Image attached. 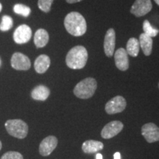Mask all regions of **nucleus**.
<instances>
[{"mask_svg": "<svg viewBox=\"0 0 159 159\" xmlns=\"http://www.w3.org/2000/svg\"><path fill=\"white\" fill-rule=\"evenodd\" d=\"M64 27L69 34L73 36H81L87 30L85 18L78 12H71L66 16Z\"/></svg>", "mask_w": 159, "mask_h": 159, "instance_id": "nucleus-1", "label": "nucleus"}, {"mask_svg": "<svg viewBox=\"0 0 159 159\" xmlns=\"http://www.w3.org/2000/svg\"><path fill=\"white\" fill-rule=\"evenodd\" d=\"M88 57V52L83 46H75L67 53L66 63L71 69H81L86 65Z\"/></svg>", "mask_w": 159, "mask_h": 159, "instance_id": "nucleus-2", "label": "nucleus"}, {"mask_svg": "<svg viewBox=\"0 0 159 159\" xmlns=\"http://www.w3.org/2000/svg\"><path fill=\"white\" fill-rule=\"evenodd\" d=\"M97 87L96 80L93 77H87L75 85L74 94L80 99H89L94 94Z\"/></svg>", "mask_w": 159, "mask_h": 159, "instance_id": "nucleus-3", "label": "nucleus"}, {"mask_svg": "<svg viewBox=\"0 0 159 159\" xmlns=\"http://www.w3.org/2000/svg\"><path fill=\"white\" fill-rule=\"evenodd\" d=\"M5 125L7 133L15 138L25 139L28 134V125L21 119H9Z\"/></svg>", "mask_w": 159, "mask_h": 159, "instance_id": "nucleus-4", "label": "nucleus"}, {"mask_svg": "<svg viewBox=\"0 0 159 159\" xmlns=\"http://www.w3.org/2000/svg\"><path fill=\"white\" fill-rule=\"evenodd\" d=\"M12 68L19 71H27L30 69V60L27 55L21 52H15L11 59Z\"/></svg>", "mask_w": 159, "mask_h": 159, "instance_id": "nucleus-5", "label": "nucleus"}, {"mask_svg": "<svg viewBox=\"0 0 159 159\" xmlns=\"http://www.w3.org/2000/svg\"><path fill=\"white\" fill-rule=\"evenodd\" d=\"M126 100L122 96H116L109 100L105 105V111L108 114L121 113L126 108Z\"/></svg>", "mask_w": 159, "mask_h": 159, "instance_id": "nucleus-6", "label": "nucleus"}, {"mask_svg": "<svg viewBox=\"0 0 159 159\" xmlns=\"http://www.w3.org/2000/svg\"><path fill=\"white\" fill-rule=\"evenodd\" d=\"M152 8L151 0H136L131 7L130 13L136 17H142L148 14Z\"/></svg>", "mask_w": 159, "mask_h": 159, "instance_id": "nucleus-7", "label": "nucleus"}, {"mask_svg": "<svg viewBox=\"0 0 159 159\" xmlns=\"http://www.w3.org/2000/svg\"><path fill=\"white\" fill-rule=\"evenodd\" d=\"M13 38V41L18 44L27 43L32 38V30L27 25H20L15 30Z\"/></svg>", "mask_w": 159, "mask_h": 159, "instance_id": "nucleus-8", "label": "nucleus"}, {"mask_svg": "<svg viewBox=\"0 0 159 159\" xmlns=\"http://www.w3.org/2000/svg\"><path fill=\"white\" fill-rule=\"evenodd\" d=\"M142 134L148 143L159 141V128L154 123H147L142 128Z\"/></svg>", "mask_w": 159, "mask_h": 159, "instance_id": "nucleus-9", "label": "nucleus"}, {"mask_svg": "<svg viewBox=\"0 0 159 159\" xmlns=\"http://www.w3.org/2000/svg\"><path fill=\"white\" fill-rule=\"evenodd\" d=\"M124 127L122 122L119 121H112L103 128L101 131V136L105 139H109L116 136L122 131Z\"/></svg>", "mask_w": 159, "mask_h": 159, "instance_id": "nucleus-10", "label": "nucleus"}, {"mask_svg": "<svg viewBox=\"0 0 159 159\" xmlns=\"http://www.w3.org/2000/svg\"><path fill=\"white\" fill-rule=\"evenodd\" d=\"M57 145V139L54 136H49L43 139L39 145V152L42 156H48Z\"/></svg>", "mask_w": 159, "mask_h": 159, "instance_id": "nucleus-11", "label": "nucleus"}, {"mask_svg": "<svg viewBox=\"0 0 159 159\" xmlns=\"http://www.w3.org/2000/svg\"><path fill=\"white\" fill-rule=\"evenodd\" d=\"M115 44H116V33L113 28L108 30L104 39V51L107 57H111L114 55Z\"/></svg>", "mask_w": 159, "mask_h": 159, "instance_id": "nucleus-12", "label": "nucleus"}, {"mask_svg": "<svg viewBox=\"0 0 159 159\" xmlns=\"http://www.w3.org/2000/svg\"><path fill=\"white\" fill-rule=\"evenodd\" d=\"M114 61L117 69L120 71H126L129 68L128 54L124 48H119L114 53Z\"/></svg>", "mask_w": 159, "mask_h": 159, "instance_id": "nucleus-13", "label": "nucleus"}, {"mask_svg": "<svg viewBox=\"0 0 159 159\" xmlns=\"http://www.w3.org/2000/svg\"><path fill=\"white\" fill-rule=\"evenodd\" d=\"M51 61L48 55H41L35 59L34 63L35 70L39 74H43L50 66Z\"/></svg>", "mask_w": 159, "mask_h": 159, "instance_id": "nucleus-14", "label": "nucleus"}, {"mask_svg": "<svg viewBox=\"0 0 159 159\" xmlns=\"http://www.w3.org/2000/svg\"><path fill=\"white\" fill-rule=\"evenodd\" d=\"M50 94V90L48 87L43 85H39L35 86L31 91L32 98L35 100L45 101Z\"/></svg>", "mask_w": 159, "mask_h": 159, "instance_id": "nucleus-15", "label": "nucleus"}, {"mask_svg": "<svg viewBox=\"0 0 159 159\" xmlns=\"http://www.w3.org/2000/svg\"><path fill=\"white\" fill-rule=\"evenodd\" d=\"M49 35L45 29L40 28L34 35V43L37 48H43L49 42Z\"/></svg>", "mask_w": 159, "mask_h": 159, "instance_id": "nucleus-16", "label": "nucleus"}, {"mask_svg": "<svg viewBox=\"0 0 159 159\" xmlns=\"http://www.w3.org/2000/svg\"><path fill=\"white\" fill-rule=\"evenodd\" d=\"M104 145L101 142L95 140H87L82 145V150L85 153H95L102 150Z\"/></svg>", "mask_w": 159, "mask_h": 159, "instance_id": "nucleus-17", "label": "nucleus"}, {"mask_svg": "<svg viewBox=\"0 0 159 159\" xmlns=\"http://www.w3.org/2000/svg\"><path fill=\"white\" fill-rule=\"evenodd\" d=\"M139 45H140V47L142 48L144 54L146 56L150 55L152 53V43H153L152 38L144 34V33H142L139 36Z\"/></svg>", "mask_w": 159, "mask_h": 159, "instance_id": "nucleus-18", "label": "nucleus"}, {"mask_svg": "<svg viewBox=\"0 0 159 159\" xmlns=\"http://www.w3.org/2000/svg\"><path fill=\"white\" fill-rule=\"evenodd\" d=\"M139 49H140V45H139V40H137L136 38H130L127 43L126 51L128 54L130 56L136 57L139 55Z\"/></svg>", "mask_w": 159, "mask_h": 159, "instance_id": "nucleus-19", "label": "nucleus"}, {"mask_svg": "<svg viewBox=\"0 0 159 159\" xmlns=\"http://www.w3.org/2000/svg\"><path fill=\"white\" fill-rule=\"evenodd\" d=\"M13 11L16 14L21 15L24 17H28L31 13L30 7L23 4H16L13 6Z\"/></svg>", "mask_w": 159, "mask_h": 159, "instance_id": "nucleus-20", "label": "nucleus"}, {"mask_svg": "<svg viewBox=\"0 0 159 159\" xmlns=\"http://www.w3.org/2000/svg\"><path fill=\"white\" fill-rule=\"evenodd\" d=\"M143 30L144 33L151 38L156 37L159 33V30L154 28L152 25H150V21L148 20H144L143 22Z\"/></svg>", "mask_w": 159, "mask_h": 159, "instance_id": "nucleus-21", "label": "nucleus"}, {"mask_svg": "<svg viewBox=\"0 0 159 159\" xmlns=\"http://www.w3.org/2000/svg\"><path fill=\"white\" fill-rule=\"evenodd\" d=\"M13 26V20L10 16L5 15L2 18L0 23V30L2 32L8 31Z\"/></svg>", "mask_w": 159, "mask_h": 159, "instance_id": "nucleus-22", "label": "nucleus"}, {"mask_svg": "<svg viewBox=\"0 0 159 159\" xmlns=\"http://www.w3.org/2000/svg\"><path fill=\"white\" fill-rule=\"evenodd\" d=\"M53 1L54 0H39L38 1L39 8L44 13H49L51 11Z\"/></svg>", "mask_w": 159, "mask_h": 159, "instance_id": "nucleus-23", "label": "nucleus"}, {"mask_svg": "<svg viewBox=\"0 0 159 159\" xmlns=\"http://www.w3.org/2000/svg\"><path fill=\"white\" fill-rule=\"evenodd\" d=\"M1 159H24L23 156L19 152H15V151H9V152H5Z\"/></svg>", "mask_w": 159, "mask_h": 159, "instance_id": "nucleus-24", "label": "nucleus"}, {"mask_svg": "<svg viewBox=\"0 0 159 159\" xmlns=\"http://www.w3.org/2000/svg\"><path fill=\"white\" fill-rule=\"evenodd\" d=\"M66 2L69 4H75L80 2L83 1V0H66Z\"/></svg>", "mask_w": 159, "mask_h": 159, "instance_id": "nucleus-25", "label": "nucleus"}, {"mask_svg": "<svg viewBox=\"0 0 159 159\" xmlns=\"http://www.w3.org/2000/svg\"><path fill=\"white\" fill-rule=\"evenodd\" d=\"M114 159H121V155L119 152H116V153L114 154Z\"/></svg>", "mask_w": 159, "mask_h": 159, "instance_id": "nucleus-26", "label": "nucleus"}, {"mask_svg": "<svg viewBox=\"0 0 159 159\" xmlns=\"http://www.w3.org/2000/svg\"><path fill=\"white\" fill-rule=\"evenodd\" d=\"M96 159H102V155L100 153H97L96 155Z\"/></svg>", "mask_w": 159, "mask_h": 159, "instance_id": "nucleus-27", "label": "nucleus"}, {"mask_svg": "<svg viewBox=\"0 0 159 159\" xmlns=\"http://www.w3.org/2000/svg\"><path fill=\"white\" fill-rule=\"evenodd\" d=\"M154 1H155V2H156L157 5L159 6V0H154Z\"/></svg>", "mask_w": 159, "mask_h": 159, "instance_id": "nucleus-28", "label": "nucleus"}, {"mask_svg": "<svg viewBox=\"0 0 159 159\" xmlns=\"http://www.w3.org/2000/svg\"><path fill=\"white\" fill-rule=\"evenodd\" d=\"M2 5L1 2H0V12L2 11Z\"/></svg>", "mask_w": 159, "mask_h": 159, "instance_id": "nucleus-29", "label": "nucleus"}, {"mask_svg": "<svg viewBox=\"0 0 159 159\" xmlns=\"http://www.w3.org/2000/svg\"><path fill=\"white\" fill-rule=\"evenodd\" d=\"M2 147V142H1V141H0V150H1Z\"/></svg>", "mask_w": 159, "mask_h": 159, "instance_id": "nucleus-30", "label": "nucleus"}, {"mask_svg": "<svg viewBox=\"0 0 159 159\" xmlns=\"http://www.w3.org/2000/svg\"><path fill=\"white\" fill-rule=\"evenodd\" d=\"M0 64H1V60H0Z\"/></svg>", "mask_w": 159, "mask_h": 159, "instance_id": "nucleus-31", "label": "nucleus"}, {"mask_svg": "<svg viewBox=\"0 0 159 159\" xmlns=\"http://www.w3.org/2000/svg\"><path fill=\"white\" fill-rule=\"evenodd\" d=\"M158 88H159V83H158Z\"/></svg>", "mask_w": 159, "mask_h": 159, "instance_id": "nucleus-32", "label": "nucleus"}]
</instances>
